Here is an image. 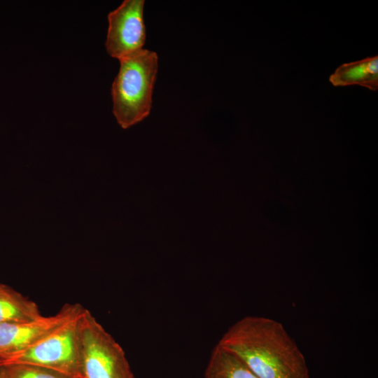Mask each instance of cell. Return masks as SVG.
<instances>
[{
	"instance_id": "1",
	"label": "cell",
	"mask_w": 378,
	"mask_h": 378,
	"mask_svg": "<svg viewBox=\"0 0 378 378\" xmlns=\"http://www.w3.org/2000/svg\"><path fill=\"white\" fill-rule=\"evenodd\" d=\"M234 354L259 378H309L305 357L279 321L246 316L217 344Z\"/></svg>"
},
{
	"instance_id": "2",
	"label": "cell",
	"mask_w": 378,
	"mask_h": 378,
	"mask_svg": "<svg viewBox=\"0 0 378 378\" xmlns=\"http://www.w3.org/2000/svg\"><path fill=\"white\" fill-rule=\"evenodd\" d=\"M119 61V71L111 87L113 113L120 126L127 129L150 113L158 57L144 48Z\"/></svg>"
},
{
	"instance_id": "3",
	"label": "cell",
	"mask_w": 378,
	"mask_h": 378,
	"mask_svg": "<svg viewBox=\"0 0 378 378\" xmlns=\"http://www.w3.org/2000/svg\"><path fill=\"white\" fill-rule=\"evenodd\" d=\"M83 312L64 322L32 346L0 358V365L30 363L71 378L82 377L80 318Z\"/></svg>"
},
{
	"instance_id": "4",
	"label": "cell",
	"mask_w": 378,
	"mask_h": 378,
	"mask_svg": "<svg viewBox=\"0 0 378 378\" xmlns=\"http://www.w3.org/2000/svg\"><path fill=\"white\" fill-rule=\"evenodd\" d=\"M80 326L83 378H134L122 346L87 309Z\"/></svg>"
},
{
	"instance_id": "5",
	"label": "cell",
	"mask_w": 378,
	"mask_h": 378,
	"mask_svg": "<svg viewBox=\"0 0 378 378\" xmlns=\"http://www.w3.org/2000/svg\"><path fill=\"white\" fill-rule=\"evenodd\" d=\"M144 0H125L108 15L107 53L119 60L142 49L146 41Z\"/></svg>"
},
{
	"instance_id": "6",
	"label": "cell",
	"mask_w": 378,
	"mask_h": 378,
	"mask_svg": "<svg viewBox=\"0 0 378 378\" xmlns=\"http://www.w3.org/2000/svg\"><path fill=\"white\" fill-rule=\"evenodd\" d=\"M85 308L66 304L55 314L26 322L0 323V358L25 350L43 340Z\"/></svg>"
},
{
	"instance_id": "7",
	"label": "cell",
	"mask_w": 378,
	"mask_h": 378,
	"mask_svg": "<svg viewBox=\"0 0 378 378\" xmlns=\"http://www.w3.org/2000/svg\"><path fill=\"white\" fill-rule=\"evenodd\" d=\"M336 87L358 85L377 91L378 90V55L344 63L329 77Z\"/></svg>"
},
{
	"instance_id": "8",
	"label": "cell",
	"mask_w": 378,
	"mask_h": 378,
	"mask_svg": "<svg viewBox=\"0 0 378 378\" xmlns=\"http://www.w3.org/2000/svg\"><path fill=\"white\" fill-rule=\"evenodd\" d=\"M42 316L36 302L0 284V323L30 321Z\"/></svg>"
},
{
	"instance_id": "9",
	"label": "cell",
	"mask_w": 378,
	"mask_h": 378,
	"mask_svg": "<svg viewBox=\"0 0 378 378\" xmlns=\"http://www.w3.org/2000/svg\"><path fill=\"white\" fill-rule=\"evenodd\" d=\"M204 378H259L234 354L217 344L213 349Z\"/></svg>"
},
{
	"instance_id": "10",
	"label": "cell",
	"mask_w": 378,
	"mask_h": 378,
	"mask_svg": "<svg viewBox=\"0 0 378 378\" xmlns=\"http://www.w3.org/2000/svg\"><path fill=\"white\" fill-rule=\"evenodd\" d=\"M0 378H71L66 374L30 363L0 365Z\"/></svg>"
},
{
	"instance_id": "11",
	"label": "cell",
	"mask_w": 378,
	"mask_h": 378,
	"mask_svg": "<svg viewBox=\"0 0 378 378\" xmlns=\"http://www.w3.org/2000/svg\"><path fill=\"white\" fill-rule=\"evenodd\" d=\"M76 378H83V377H76Z\"/></svg>"
}]
</instances>
